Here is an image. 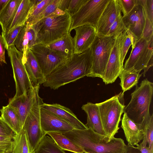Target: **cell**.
<instances>
[{
	"label": "cell",
	"mask_w": 153,
	"mask_h": 153,
	"mask_svg": "<svg viewBox=\"0 0 153 153\" xmlns=\"http://www.w3.org/2000/svg\"><path fill=\"white\" fill-rule=\"evenodd\" d=\"M73 38L74 54L82 53L89 48L97 35L95 27L85 25L75 28Z\"/></svg>",
	"instance_id": "cell-16"
},
{
	"label": "cell",
	"mask_w": 153,
	"mask_h": 153,
	"mask_svg": "<svg viewBox=\"0 0 153 153\" xmlns=\"http://www.w3.org/2000/svg\"><path fill=\"white\" fill-rule=\"evenodd\" d=\"M12 152L13 153H30L28 143L25 131L22 129L13 139Z\"/></svg>",
	"instance_id": "cell-31"
},
{
	"label": "cell",
	"mask_w": 153,
	"mask_h": 153,
	"mask_svg": "<svg viewBox=\"0 0 153 153\" xmlns=\"http://www.w3.org/2000/svg\"><path fill=\"white\" fill-rule=\"evenodd\" d=\"M15 134L12 130L0 117V135L13 139Z\"/></svg>",
	"instance_id": "cell-41"
},
{
	"label": "cell",
	"mask_w": 153,
	"mask_h": 153,
	"mask_svg": "<svg viewBox=\"0 0 153 153\" xmlns=\"http://www.w3.org/2000/svg\"><path fill=\"white\" fill-rule=\"evenodd\" d=\"M40 119L42 129L46 134L53 132L63 134L75 128L60 117L41 107Z\"/></svg>",
	"instance_id": "cell-13"
},
{
	"label": "cell",
	"mask_w": 153,
	"mask_h": 153,
	"mask_svg": "<svg viewBox=\"0 0 153 153\" xmlns=\"http://www.w3.org/2000/svg\"><path fill=\"white\" fill-rule=\"evenodd\" d=\"M1 117L15 134H19L22 129L19 118L13 108L10 105L0 110Z\"/></svg>",
	"instance_id": "cell-24"
},
{
	"label": "cell",
	"mask_w": 153,
	"mask_h": 153,
	"mask_svg": "<svg viewBox=\"0 0 153 153\" xmlns=\"http://www.w3.org/2000/svg\"><path fill=\"white\" fill-rule=\"evenodd\" d=\"M34 2L35 0H22L7 32L17 26L25 25Z\"/></svg>",
	"instance_id": "cell-23"
},
{
	"label": "cell",
	"mask_w": 153,
	"mask_h": 153,
	"mask_svg": "<svg viewBox=\"0 0 153 153\" xmlns=\"http://www.w3.org/2000/svg\"><path fill=\"white\" fill-rule=\"evenodd\" d=\"M39 90L36 92L35 102L26 118L22 128L26 134L30 153H35L46 134L42 131L41 126L40 109L44 102L39 95Z\"/></svg>",
	"instance_id": "cell-8"
},
{
	"label": "cell",
	"mask_w": 153,
	"mask_h": 153,
	"mask_svg": "<svg viewBox=\"0 0 153 153\" xmlns=\"http://www.w3.org/2000/svg\"><path fill=\"white\" fill-rule=\"evenodd\" d=\"M84 153H86V152H84Z\"/></svg>",
	"instance_id": "cell-48"
},
{
	"label": "cell",
	"mask_w": 153,
	"mask_h": 153,
	"mask_svg": "<svg viewBox=\"0 0 153 153\" xmlns=\"http://www.w3.org/2000/svg\"><path fill=\"white\" fill-rule=\"evenodd\" d=\"M137 146L126 145L124 153H153V150L150 149L148 146L143 147L140 145Z\"/></svg>",
	"instance_id": "cell-40"
},
{
	"label": "cell",
	"mask_w": 153,
	"mask_h": 153,
	"mask_svg": "<svg viewBox=\"0 0 153 153\" xmlns=\"http://www.w3.org/2000/svg\"><path fill=\"white\" fill-rule=\"evenodd\" d=\"M41 107L61 118L75 128L84 129L88 128L77 117L69 108L59 104H48L43 102Z\"/></svg>",
	"instance_id": "cell-18"
},
{
	"label": "cell",
	"mask_w": 153,
	"mask_h": 153,
	"mask_svg": "<svg viewBox=\"0 0 153 153\" xmlns=\"http://www.w3.org/2000/svg\"><path fill=\"white\" fill-rule=\"evenodd\" d=\"M137 39L127 29L119 35V48L121 63L123 66V63L126 54L131 45L134 46Z\"/></svg>",
	"instance_id": "cell-27"
},
{
	"label": "cell",
	"mask_w": 153,
	"mask_h": 153,
	"mask_svg": "<svg viewBox=\"0 0 153 153\" xmlns=\"http://www.w3.org/2000/svg\"><path fill=\"white\" fill-rule=\"evenodd\" d=\"M114 41V37L97 35L90 48L92 66L87 76L103 77Z\"/></svg>",
	"instance_id": "cell-7"
},
{
	"label": "cell",
	"mask_w": 153,
	"mask_h": 153,
	"mask_svg": "<svg viewBox=\"0 0 153 153\" xmlns=\"http://www.w3.org/2000/svg\"><path fill=\"white\" fill-rule=\"evenodd\" d=\"M119 7L123 16L128 14L137 3V0H117Z\"/></svg>",
	"instance_id": "cell-37"
},
{
	"label": "cell",
	"mask_w": 153,
	"mask_h": 153,
	"mask_svg": "<svg viewBox=\"0 0 153 153\" xmlns=\"http://www.w3.org/2000/svg\"><path fill=\"white\" fill-rule=\"evenodd\" d=\"M40 85L33 87L26 95H22L9 100L8 104L14 109L20 120L22 129L27 117L36 100V93Z\"/></svg>",
	"instance_id": "cell-12"
},
{
	"label": "cell",
	"mask_w": 153,
	"mask_h": 153,
	"mask_svg": "<svg viewBox=\"0 0 153 153\" xmlns=\"http://www.w3.org/2000/svg\"><path fill=\"white\" fill-rule=\"evenodd\" d=\"M92 66L90 48L80 54H74L62 63L45 77L43 85L56 90L60 87L87 76Z\"/></svg>",
	"instance_id": "cell-1"
},
{
	"label": "cell",
	"mask_w": 153,
	"mask_h": 153,
	"mask_svg": "<svg viewBox=\"0 0 153 153\" xmlns=\"http://www.w3.org/2000/svg\"><path fill=\"white\" fill-rule=\"evenodd\" d=\"M30 49L45 77L67 59L58 55L44 45L36 44Z\"/></svg>",
	"instance_id": "cell-11"
},
{
	"label": "cell",
	"mask_w": 153,
	"mask_h": 153,
	"mask_svg": "<svg viewBox=\"0 0 153 153\" xmlns=\"http://www.w3.org/2000/svg\"><path fill=\"white\" fill-rule=\"evenodd\" d=\"M153 36L148 38L141 37L136 42L130 55L126 61L123 69L131 70L145 76L149 69L153 66Z\"/></svg>",
	"instance_id": "cell-6"
},
{
	"label": "cell",
	"mask_w": 153,
	"mask_h": 153,
	"mask_svg": "<svg viewBox=\"0 0 153 153\" xmlns=\"http://www.w3.org/2000/svg\"><path fill=\"white\" fill-rule=\"evenodd\" d=\"M71 24V16L57 8L48 16L30 26L36 34V44L46 45L69 33Z\"/></svg>",
	"instance_id": "cell-3"
},
{
	"label": "cell",
	"mask_w": 153,
	"mask_h": 153,
	"mask_svg": "<svg viewBox=\"0 0 153 153\" xmlns=\"http://www.w3.org/2000/svg\"><path fill=\"white\" fill-rule=\"evenodd\" d=\"M7 50L13 68L16 84V93L13 97L26 95L33 86L22 62L23 54L14 45L8 47Z\"/></svg>",
	"instance_id": "cell-10"
},
{
	"label": "cell",
	"mask_w": 153,
	"mask_h": 153,
	"mask_svg": "<svg viewBox=\"0 0 153 153\" xmlns=\"http://www.w3.org/2000/svg\"><path fill=\"white\" fill-rule=\"evenodd\" d=\"M143 6L146 16L153 23V0H138Z\"/></svg>",
	"instance_id": "cell-38"
},
{
	"label": "cell",
	"mask_w": 153,
	"mask_h": 153,
	"mask_svg": "<svg viewBox=\"0 0 153 153\" xmlns=\"http://www.w3.org/2000/svg\"><path fill=\"white\" fill-rule=\"evenodd\" d=\"M120 34L114 38L113 45L104 75L102 78L103 82L106 84L112 83L114 82L123 69V66L122 65L120 61L119 48Z\"/></svg>",
	"instance_id": "cell-15"
},
{
	"label": "cell",
	"mask_w": 153,
	"mask_h": 153,
	"mask_svg": "<svg viewBox=\"0 0 153 153\" xmlns=\"http://www.w3.org/2000/svg\"><path fill=\"white\" fill-rule=\"evenodd\" d=\"M123 20L127 29L137 39L142 37L145 26V16L143 8L138 0L131 11L123 16Z\"/></svg>",
	"instance_id": "cell-14"
},
{
	"label": "cell",
	"mask_w": 153,
	"mask_h": 153,
	"mask_svg": "<svg viewBox=\"0 0 153 153\" xmlns=\"http://www.w3.org/2000/svg\"><path fill=\"white\" fill-rule=\"evenodd\" d=\"M88 0H71L67 12L71 16L76 12Z\"/></svg>",
	"instance_id": "cell-39"
},
{
	"label": "cell",
	"mask_w": 153,
	"mask_h": 153,
	"mask_svg": "<svg viewBox=\"0 0 153 153\" xmlns=\"http://www.w3.org/2000/svg\"><path fill=\"white\" fill-rule=\"evenodd\" d=\"M121 93L102 102L96 103L98 107L105 135L114 137L119 129L121 117L124 113L125 106Z\"/></svg>",
	"instance_id": "cell-5"
},
{
	"label": "cell",
	"mask_w": 153,
	"mask_h": 153,
	"mask_svg": "<svg viewBox=\"0 0 153 153\" xmlns=\"http://www.w3.org/2000/svg\"><path fill=\"white\" fill-rule=\"evenodd\" d=\"M121 127L123 130L128 145L138 146L139 145L138 143L144 137L143 133L139 124L134 123L124 113Z\"/></svg>",
	"instance_id": "cell-19"
},
{
	"label": "cell",
	"mask_w": 153,
	"mask_h": 153,
	"mask_svg": "<svg viewBox=\"0 0 153 153\" xmlns=\"http://www.w3.org/2000/svg\"><path fill=\"white\" fill-rule=\"evenodd\" d=\"M126 30L123 20V16L121 13L111 26L106 36L114 38Z\"/></svg>",
	"instance_id": "cell-35"
},
{
	"label": "cell",
	"mask_w": 153,
	"mask_h": 153,
	"mask_svg": "<svg viewBox=\"0 0 153 153\" xmlns=\"http://www.w3.org/2000/svg\"><path fill=\"white\" fill-rule=\"evenodd\" d=\"M51 137L57 145L61 149L74 153H84L81 148L66 137L63 134L49 132L47 134Z\"/></svg>",
	"instance_id": "cell-26"
},
{
	"label": "cell",
	"mask_w": 153,
	"mask_h": 153,
	"mask_svg": "<svg viewBox=\"0 0 153 153\" xmlns=\"http://www.w3.org/2000/svg\"><path fill=\"white\" fill-rule=\"evenodd\" d=\"M22 1L10 0L0 14V25L2 32L7 31Z\"/></svg>",
	"instance_id": "cell-25"
},
{
	"label": "cell",
	"mask_w": 153,
	"mask_h": 153,
	"mask_svg": "<svg viewBox=\"0 0 153 153\" xmlns=\"http://www.w3.org/2000/svg\"><path fill=\"white\" fill-rule=\"evenodd\" d=\"M53 0H42L39 3L35 4L33 7L25 24L29 23L34 18L41 13L52 1Z\"/></svg>",
	"instance_id": "cell-36"
},
{
	"label": "cell",
	"mask_w": 153,
	"mask_h": 153,
	"mask_svg": "<svg viewBox=\"0 0 153 153\" xmlns=\"http://www.w3.org/2000/svg\"><path fill=\"white\" fill-rule=\"evenodd\" d=\"M73 38L69 33L59 39L44 45L58 55L68 59L74 54Z\"/></svg>",
	"instance_id": "cell-21"
},
{
	"label": "cell",
	"mask_w": 153,
	"mask_h": 153,
	"mask_svg": "<svg viewBox=\"0 0 153 153\" xmlns=\"http://www.w3.org/2000/svg\"><path fill=\"white\" fill-rule=\"evenodd\" d=\"M82 109L87 115L86 126L96 133L105 135L99 108L97 104L88 102L82 105Z\"/></svg>",
	"instance_id": "cell-22"
},
{
	"label": "cell",
	"mask_w": 153,
	"mask_h": 153,
	"mask_svg": "<svg viewBox=\"0 0 153 153\" xmlns=\"http://www.w3.org/2000/svg\"><path fill=\"white\" fill-rule=\"evenodd\" d=\"M71 0H60L58 8L65 12L68 9Z\"/></svg>",
	"instance_id": "cell-44"
},
{
	"label": "cell",
	"mask_w": 153,
	"mask_h": 153,
	"mask_svg": "<svg viewBox=\"0 0 153 153\" xmlns=\"http://www.w3.org/2000/svg\"><path fill=\"white\" fill-rule=\"evenodd\" d=\"M13 140L10 141L0 142V153H6L12 151Z\"/></svg>",
	"instance_id": "cell-42"
},
{
	"label": "cell",
	"mask_w": 153,
	"mask_h": 153,
	"mask_svg": "<svg viewBox=\"0 0 153 153\" xmlns=\"http://www.w3.org/2000/svg\"><path fill=\"white\" fill-rule=\"evenodd\" d=\"M87 153H124L126 145L121 138H110L90 128H74L63 134Z\"/></svg>",
	"instance_id": "cell-2"
},
{
	"label": "cell",
	"mask_w": 153,
	"mask_h": 153,
	"mask_svg": "<svg viewBox=\"0 0 153 153\" xmlns=\"http://www.w3.org/2000/svg\"><path fill=\"white\" fill-rule=\"evenodd\" d=\"M5 45L1 35L0 34V62L7 64L5 56Z\"/></svg>",
	"instance_id": "cell-43"
},
{
	"label": "cell",
	"mask_w": 153,
	"mask_h": 153,
	"mask_svg": "<svg viewBox=\"0 0 153 153\" xmlns=\"http://www.w3.org/2000/svg\"><path fill=\"white\" fill-rule=\"evenodd\" d=\"M121 13L117 0H110L102 13L96 27L97 34L106 36L111 26Z\"/></svg>",
	"instance_id": "cell-17"
},
{
	"label": "cell",
	"mask_w": 153,
	"mask_h": 153,
	"mask_svg": "<svg viewBox=\"0 0 153 153\" xmlns=\"http://www.w3.org/2000/svg\"><path fill=\"white\" fill-rule=\"evenodd\" d=\"M60 0H53L40 13L34 18L25 25L31 26L39 20L46 18L55 12L58 8Z\"/></svg>",
	"instance_id": "cell-33"
},
{
	"label": "cell",
	"mask_w": 153,
	"mask_h": 153,
	"mask_svg": "<svg viewBox=\"0 0 153 153\" xmlns=\"http://www.w3.org/2000/svg\"><path fill=\"white\" fill-rule=\"evenodd\" d=\"M142 75L131 70H126L123 69L119 76L123 93L137 85Z\"/></svg>",
	"instance_id": "cell-28"
},
{
	"label": "cell",
	"mask_w": 153,
	"mask_h": 153,
	"mask_svg": "<svg viewBox=\"0 0 153 153\" xmlns=\"http://www.w3.org/2000/svg\"><path fill=\"white\" fill-rule=\"evenodd\" d=\"M34 153H66L60 148L50 136L45 135Z\"/></svg>",
	"instance_id": "cell-32"
},
{
	"label": "cell",
	"mask_w": 153,
	"mask_h": 153,
	"mask_svg": "<svg viewBox=\"0 0 153 153\" xmlns=\"http://www.w3.org/2000/svg\"><path fill=\"white\" fill-rule=\"evenodd\" d=\"M110 0H88L75 13L71 16L70 33L81 26H97L100 18Z\"/></svg>",
	"instance_id": "cell-9"
},
{
	"label": "cell",
	"mask_w": 153,
	"mask_h": 153,
	"mask_svg": "<svg viewBox=\"0 0 153 153\" xmlns=\"http://www.w3.org/2000/svg\"><path fill=\"white\" fill-rule=\"evenodd\" d=\"M139 125L144 134L143 140L140 145L145 147L148 144L149 148L153 150V114Z\"/></svg>",
	"instance_id": "cell-29"
},
{
	"label": "cell",
	"mask_w": 153,
	"mask_h": 153,
	"mask_svg": "<svg viewBox=\"0 0 153 153\" xmlns=\"http://www.w3.org/2000/svg\"><path fill=\"white\" fill-rule=\"evenodd\" d=\"M30 43V38L27 33L26 27L25 25L19 33L14 43L17 49L23 54V63L26 60L27 52L29 49Z\"/></svg>",
	"instance_id": "cell-30"
},
{
	"label": "cell",
	"mask_w": 153,
	"mask_h": 153,
	"mask_svg": "<svg viewBox=\"0 0 153 153\" xmlns=\"http://www.w3.org/2000/svg\"><path fill=\"white\" fill-rule=\"evenodd\" d=\"M25 25L17 26L7 32H2L1 36L6 50L9 46L14 45V43L16 38Z\"/></svg>",
	"instance_id": "cell-34"
},
{
	"label": "cell",
	"mask_w": 153,
	"mask_h": 153,
	"mask_svg": "<svg viewBox=\"0 0 153 153\" xmlns=\"http://www.w3.org/2000/svg\"><path fill=\"white\" fill-rule=\"evenodd\" d=\"M10 0H0V14Z\"/></svg>",
	"instance_id": "cell-45"
},
{
	"label": "cell",
	"mask_w": 153,
	"mask_h": 153,
	"mask_svg": "<svg viewBox=\"0 0 153 153\" xmlns=\"http://www.w3.org/2000/svg\"><path fill=\"white\" fill-rule=\"evenodd\" d=\"M23 63L33 86L34 87L43 84L45 77L30 49L27 51L26 60Z\"/></svg>",
	"instance_id": "cell-20"
},
{
	"label": "cell",
	"mask_w": 153,
	"mask_h": 153,
	"mask_svg": "<svg viewBox=\"0 0 153 153\" xmlns=\"http://www.w3.org/2000/svg\"><path fill=\"white\" fill-rule=\"evenodd\" d=\"M13 140V138L7 136L0 135V142L10 141Z\"/></svg>",
	"instance_id": "cell-46"
},
{
	"label": "cell",
	"mask_w": 153,
	"mask_h": 153,
	"mask_svg": "<svg viewBox=\"0 0 153 153\" xmlns=\"http://www.w3.org/2000/svg\"><path fill=\"white\" fill-rule=\"evenodd\" d=\"M6 153H13V152H12V151H10V152H7Z\"/></svg>",
	"instance_id": "cell-47"
},
{
	"label": "cell",
	"mask_w": 153,
	"mask_h": 153,
	"mask_svg": "<svg viewBox=\"0 0 153 153\" xmlns=\"http://www.w3.org/2000/svg\"><path fill=\"white\" fill-rule=\"evenodd\" d=\"M131 94V100L124 109V113L134 123L140 125L151 115L149 107L153 93V83L146 78L139 86L136 85Z\"/></svg>",
	"instance_id": "cell-4"
}]
</instances>
